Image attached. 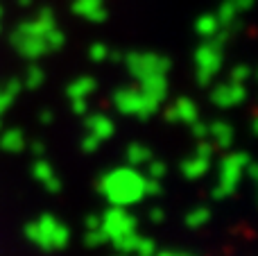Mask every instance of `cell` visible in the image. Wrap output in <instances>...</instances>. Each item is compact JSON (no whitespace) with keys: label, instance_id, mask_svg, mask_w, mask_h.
I'll return each mask as SVG.
<instances>
[{"label":"cell","instance_id":"6da1fadb","mask_svg":"<svg viewBox=\"0 0 258 256\" xmlns=\"http://www.w3.org/2000/svg\"><path fill=\"white\" fill-rule=\"evenodd\" d=\"M98 188L109 200V204L132 207L145 198V177L138 170H134V166L118 168V170H109L100 179Z\"/></svg>","mask_w":258,"mask_h":256},{"label":"cell","instance_id":"7a4b0ae2","mask_svg":"<svg viewBox=\"0 0 258 256\" xmlns=\"http://www.w3.org/2000/svg\"><path fill=\"white\" fill-rule=\"evenodd\" d=\"M251 163L249 154L247 152H231L222 159L220 163V179L218 186L213 188V198L215 200H224L238 188L242 179V172L247 170V166Z\"/></svg>","mask_w":258,"mask_h":256},{"label":"cell","instance_id":"3957f363","mask_svg":"<svg viewBox=\"0 0 258 256\" xmlns=\"http://www.w3.org/2000/svg\"><path fill=\"white\" fill-rule=\"evenodd\" d=\"M113 104L120 113L125 116H136L141 120H147L152 118L156 111H159V104L154 98H150L143 91H132V89H122L113 95Z\"/></svg>","mask_w":258,"mask_h":256},{"label":"cell","instance_id":"277c9868","mask_svg":"<svg viewBox=\"0 0 258 256\" xmlns=\"http://www.w3.org/2000/svg\"><path fill=\"white\" fill-rule=\"evenodd\" d=\"M100 229L107 234L109 240H113L122 234L136 231V218H134L125 207H116V204H111V207L104 211V216L100 218Z\"/></svg>","mask_w":258,"mask_h":256},{"label":"cell","instance_id":"5b68a950","mask_svg":"<svg viewBox=\"0 0 258 256\" xmlns=\"http://www.w3.org/2000/svg\"><path fill=\"white\" fill-rule=\"evenodd\" d=\"M57 225H59L57 218L45 213L39 220L30 222V225L25 227V236L30 243L39 245L41 249H52V234H54V229H57Z\"/></svg>","mask_w":258,"mask_h":256},{"label":"cell","instance_id":"8992f818","mask_svg":"<svg viewBox=\"0 0 258 256\" xmlns=\"http://www.w3.org/2000/svg\"><path fill=\"white\" fill-rule=\"evenodd\" d=\"M211 100H213V104H218V107H222V109L236 107V104L245 102V89H242L238 82L218 86V89L213 91V95H211Z\"/></svg>","mask_w":258,"mask_h":256},{"label":"cell","instance_id":"52a82bcc","mask_svg":"<svg viewBox=\"0 0 258 256\" xmlns=\"http://www.w3.org/2000/svg\"><path fill=\"white\" fill-rule=\"evenodd\" d=\"M165 118L172 122H188L190 125V122L200 120V109L190 98H179L174 102V107H170L165 111Z\"/></svg>","mask_w":258,"mask_h":256},{"label":"cell","instance_id":"ba28073f","mask_svg":"<svg viewBox=\"0 0 258 256\" xmlns=\"http://www.w3.org/2000/svg\"><path fill=\"white\" fill-rule=\"evenodd\" d=\"M86 130H89L93 136H98L100 141H107L113 136L116 125H113V120L107 118L104 113H93V116L86 118Z\"/></svg>","mask_w":258,"mask_h":256},{"label":"cell","instance_id":"9c48e42d","mask_svg":"<svg viewBox=\"0 0 258 256\" xmlns=\"http://www.w3.org/2000/svg\"><path fill=\"white\" fill-rule=\"evenodd\" d=\"M209 136L215 141V148L227 150L233 143V127L224 120H215L213 125H209Z\"/></svg>","mask_w":258,"mask_h":256},{"label":"cell","instance_id":"30bf717a","mask_svg":"<svg viewBox=\"0 0 258 256\" xmlns=\"http://www.w3.org/2000/svg\"><path fill=\"white\" fill-rule=\"evenodd\" d=\"M209 168H211V159L197 157V154L181 163V172H183V177H188V179H200V177H204L206 172H209Z\"/></svg>","mask_w":258,"mask_h":256},{"label":"cell","instance_id":"8fae6325","mask_svg":"<svg viewBox=\"0 0 258 256\" xmlns=\"http://www.w3.org/2000/svg\"><path fill=\"white\" fill-rule=\"evenodd\" d=\"M143 93H147L150 98H154L156 102H163L165 95H168V84L161 75H150L143 80Z\"/></svg>","mask_w":258,"mask_h":256},{"label":"cell","instance_id":"7c38bea8","mask_svg":"<svg viewBox=\"0 0 258 256\" xmlns=\"http://www.w3.org/2000/svg\"><path fill=\"white\" fill-rule=\"evenodd\" d=\"M0 148L5 150V152H21L23 148H25V134H23L21 130H5L0 132Z\"/></svg>","mask_w":258,"mask_h":256},{"label":"cell","instance_id":"4fadbf2b","mask_svg":"<svg viewBox=\"0 0 258 256\" xmlns=\"http://www.w3.org/2000/svg\"><path fill=\"white\" fill-rule=\"evenodd\" d=\"M152 159V150L143 143H132L127 148V161L129 166H143Z\"/></svg>","mask_w":258,"mask_h":256},{"label":"cell","instance_id":"5bb4252c","mask_svg":"<svg viewBox=\"0 0 258 256\" xmlns=\"http://www.w3.org/2000/svg\"><path fill=\"white\" fill-rule=\"evenodd\" d=\"M209 220H211V211L206 207L192 209V211L186 216V225L190 227V229H200V227H204Z\"/></svg>","mask_w":258,"mask_h":256},{"label":"cell","instance_id":"9a60e30c","mask_svg":"<svg viewBox=\"0 0 258 256\" xmlns=\"http://www.w3.org/2000/svg\"><path fill=\"white\" fill-rule=\"evenodd\" d=\"M95 89V82L91 77H84V80H77L68 86V98H86L91 91Z\"/></svg>","mask_w":258,"mask_h":256},{"label":"cell","instance_id":"2e32d148","mask_svg":"<svg viewBox=\"0 0 258 256\" xmlns=\"http://www.w3.org/2000/svg\"><path fill=\"white\" fill-rule=\"evenodd\" d=\"M68 240H71V231H68V227L63 222H59L52 234V249H63L68 245Z\"/></svg>","mask_w":258,"mask_h":256},{"label":"cell","instance_id":"e0dca14e","mask_svg":"<svg viewBox=\"0 0 258 256\" xmlns=\"http://www.w3.org/2000/svg\"><path fill=\"white\" fill-rule=\"evenodd\" d=\"M32 172H34V177H36V179L41 181V184H43V181H48L50 177H54V170H52V166H50L48 161H43V159L34 163V168H32Z\"/></svg>","mask_w":258,"mask_h":256},{"label":"cell","instance_id":"ac0fdd59","mask_svg":"<svg viewBox=\"0 0 258 256\" xmlns=\"http://www.w3.org/2000/svg\"><path fill=\"white\" fill-rule=\"evenodd\" d=\"M107 234H104L102 229H86V238H84V243L89 245V247H100V245H104L107 243Z\"/></svg>","mask_w":258,"mask_h":256},{"label":"cell","instance_id":"d6986e66","mask_svg":"<svg viewBox=\"0 0 258 256\" xmlns=\"http://www.w3.org/2000/svg\"><path fill=\"white\" fill-rule=\"evenodd\" d=\"M156 252V243L152 238H138V245H136V254L138 256H154Z\"/></svg>","mask_w":258,"mask_h":256},{"label":"cell","instance_id":"ffe728a7","mask_svg":"<svg viewBox=\"0 0 258 256\" xmlns=\"http://www.w3.org/2000/svg\"><path fill=\"white\" fill-rule=\"evenodd\" d=\"M150 166H147V170H150V179H161V177H165V172H168V166H165L163 161H147Z\"/></svg>","mask_w":258,"mask_h":256},{"label":"cell","instance_id":"44dd1931","mask_svg":"<svg viewBox=\"0 0 258 256\" xmlns=\"http://www.w3.org/2000/svg\"><path fill=\"white\" fill-rule=\"evenodd\" d=\"M100 143H102V141H100L98 136H93V134H91V132H89V134L84 136V141H82V150L91 154V152H95V150L100 148Z\"/></svg>","mask_w":258,"mask_h":256},{"label":"cell","instance_id":"7402d4cb","mask_svg":"<svg viewBox=\"0 0 258 256\" xmlns=\"http://www.w3.org/2000/svg\"><path fill=\"white\" fill-rule=\"evenodd\" d=\"M71 107H73V113H77V116H86V111H89L86 98H71Z\"/></svg>","mask_w":258,"mask_h":256},{"label":"cell","instance_id":"603a6c76","mask_svg":"<svg viewBox=\"0 0 258 256\" xmlns=\"http://www.w3.org/2000/svg\"><path fill=\"white\" fill-rule=\"evenodd\" d=\"M213 150H215V145L206 143V141H204V139H202V143H200V145H197L195 154H197V157H204V159H211V157H213Z\"/></svg>","mask_w":258,"mask_h":256},{"label":"cell","instance_id":"cb8c5ba5","mask_svg":"<svg viewBox=\"0 0 258 256\" xmlns=\"http://www.w3.org/2000/svg\"><path fill=\"white\" fill-rule=\"evenodd\" d=\"M192 125V134H195V139H209V125H204V122H200V120H195V122H190Z\"/></svg>","mask_w":258,"mask_h":256},{"label":"cell","instance_id":"d4e9b609","mask_svg":"<svg viewBox=\"0 0 258 256\" xmlns=\"http://www.w3.org/2000/svg\"><path fill=\"white\" fill-rule=\"evenodd\" d=\"M161 179H145V195H159Z\"/></svg>","mask_w":258,"mask_h":256},{"label":"cell","instance_id":"484cf974","mask_svg":"<svg viewBox=\"0 0 258 256\" xmlns=\"http://www.w3.org/2000/svg\"><path fill=\"white\" fill-rule=\"evenodd\" d=\"M12 102H14V95H9L7 91H0V116L12 107Z\"/></svg>","mask_w":258,"mask_h":256},{"label":"cell","instance_id":"4316f807","mask_svg":"<svg viewBox=\"0 0 258 256\" xmlns=\"http://www.w3.org/2000/svg\"><path fill=\"white\" fill-rule=\"evenodd\" d=\"M41 82H43V75H41L39 71H30V75H27V86H30V89H36Z\"/></svg>","mask_w":258,"mask_h":256},{"label":"cell","instance_id":"83f0119b","mask_svg":"<svg viewBox=\"0 0 258 256\" xmlns=\"http://www.w3.org/2000/svg\"><path fill=\"white\" fill-rule=\"evenodd\" d=\"M43 186L50 190V193H59V190H61V181H59L57 177H50L48 181H43Z\"/></svg>","mask_w":258,"mask_h":256},{"label":"cell","instance_id":"f1b7e54d","mask_svg":"<svg viewBox=\"0 0 258 256\" xmlns=\"http://www.w3.org/2000/svg\"><path fill=\"white\" fill-rule=\"evenodd\" d=\"M163 218H165V213H163V209H159V207H154L150 211V220L154 222V225H161L163 222Z\"/></svg>","mask_w":258,"mask_h":256},{"label":"cell","instance_id":"f546056e","mask_svg":"<svg viewBox=\"0 0 258 256\" xmlns=\"http://www.w3.org/2000/svg\"><path fill=\"white\" fill-rule=\"evenodd\" d=\"M39 122H43V125H50V122H52V111H50V109H43V111L39 113Z\"/></svg>","mask_w":258,"mask_h":256},{"label":"cell","instance_id":"4dcf8cb0","mask_svg":"<svg viewBox=\"0 0 258 256\" xmlns=\"http://www.w3.org/2000/svg\"><path fill=\"white\" fill-rule=\"evenodd\" d=\"M100 227V218L98 216H89L86 218V229H98Z\"/></svg>","mask_w":258,"mask_h":256},{"label":"cell","instance_id":"1f68e13d","mask_svg":"<svg viewBox=\"0 0 258 256\" xmlns=\"http://www.w3.org/2000/svg\"><path fill=\"white\" fill-rule=\"evenodd\" d=\"M5 91H7L9 95H14V98H16V93H18V91H21V84H18V82L14 80V82H9V84H7V89H5Z\"/></svg>","mask_w":258,"mask_h":256},{"label":"cell","instance_id":"d6a6232c","mask_svg":"<svg viewBox=\"0 0 258 256\" xmlns=\"http://www.w3.org/2000/svg\"><path fill=\"white\" fill-rule=\"evenodd\" d=\"M245 77H247V68H238V71L233 73V82H238V84H240Z\"/></svg>","mask_w":258,"mask_h":256},{"label":"cell","instance_id":"836d02e7","mask_svg":"<svg viewBox=\"0 0 258 256\" xmlns=\"http://www.w3.org/2000/svg\"><path fill=\"white\" fill-rule=\"evenodd\" d=\"M154 256H183V252H172V249H168V252H154Z\"/></svg>","mask_w":258,"mask_h":256},{"label":"cell","instance_id":"e575fe53","mask_svg":"<svg viewBox=\"0 0 258 256\" xmlns=\"http://www.w3.org/2000/svg\"><path fill=\"white\" fill-rule=\"evenodd\" d=\"M32 150H34V154H36V157H41V154H43V145H41V143H32Z\"/></svg>","mask_w":258,"mask_h":256},{"label":"cell","instance_id":"d590c367","mask_svg":"<svg viewBox=\"0 0 258 256\" xmlns=\"http://www.w3.org/2000/svg\"><path fill=\"white\" fill-rule=\"evenodd\" d=\"M183 256H200V254H192V252H183Z\"/></svg>","mask_w":258,"mask_h":256},{"label":"cell","instance_id":"8d00e7d4","mask_svg":"<svg viewBox=\"0 0 258 256\" xmlns=\"http://www.w3.org/2000/svg\"><path fill=\"white\" fill-rule=\"evenodd\" d=\"M0 132H3V120H0Z\"/></svg>","mask_w":258,"mask_h":256},{"label":"cell","instance_id":"74e56055","mask_svg":"<svg viewBox=\"0 0 258 256\" xmlns=\"http://www.w3.org/2000/svg\"><path fill=\"white\" fill-rule=\"evenodd\" d=\"M0 91H3V89H0Z\"/></svg>","mask_w":258,"mask_h":256},{"label":"cell","instance_id":"f35d334b","mask_svg":"<svg viewBox=\"0 0 258 256\" xmlns=\"http://www.w3.org/2000/svg\"><path fill=\"white\" fill-rule=\"evenodd\" d=\"M122 256H125V254H122Z\"/></svg>","mask_w":258,"mask_h":256}]
</instances>
